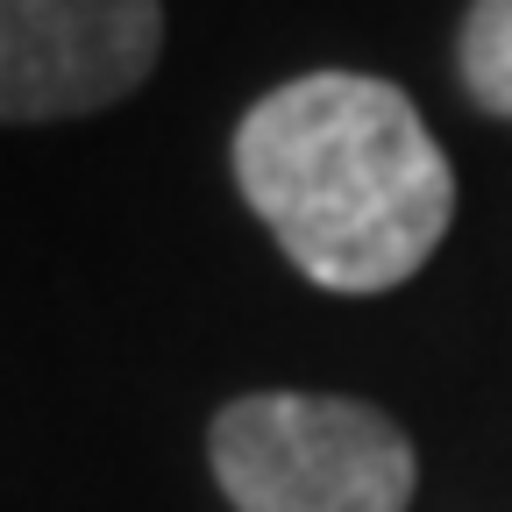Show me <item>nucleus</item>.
Here are the masks:
<instances>
[{
  "mask_svg": "<svg viewBox=\"0 0 512 512\" xmlns=\"http://www.w3.org/2000/svg\"><path fill=\"white\" fill-rule=\"evenodd\" d=\"M235 185L320 292H392L456 221V171L420 107L370 72H306L235 128Z\"/></svg>",
  "mask_w": 512,
  "mask_h": 512,
  "instance_id": "f257e3e1",
  "label": "nucleus"
},
{
  "mask_svg": "<svg viewBox=\"0 0 512 512\" xmlns=\"http://www.w3.org/2000/svg\"><path fill=\"white\" fill-rule=\"evenodd\" d=\"M207 463L235 512H406L420 491L399 420L335 392H249L221 406Z\"/></svg>",
  "mask_w": 512,
  "mask_h": 512,
  "instance_id": "f03ea898",
  "label": "nucleus"
},
{
  "mask_svg": "<svg viewBox=\"0 0 512 512\" xmlns=\"http://www.w3.org/2000/svg\"><path fill=\"white\" fill-rule=\"evenodd\" d=\"M164 50L157 0H0V121L128 100Z\"/></svg>",
  "mask_w": 512,
  "mask_h": 512,
  "instance_id": "7ed1b4c3",
  "label": "nucleus"
},
{
  "mask_svg": "<svg viewBox=\"0 0 512 512\" xmlns=\"http://www.w3.org/2000/svg\"><path fill=\"white\" fill-rule=\"evenodd\" d=\"M456 64H463L470 100H477L484 114L512 121V0H470Z\"/></svg>",
  "mask_w": 512,
  "mask_h": 512,
  "instance_id": "20e7f679",
  "label": "nucleus"
}]
</instances>
